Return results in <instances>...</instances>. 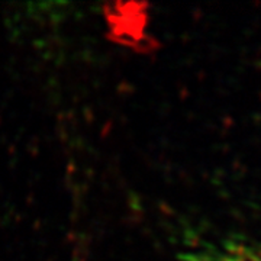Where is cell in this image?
Segmentation results:
<instances>
[{"instance_id":"6da1fadb","label":"cell","mask_w":261,"mask_h":261,"mask_svg":"<svg viewBox=\"0 0 261 261\" xmlns=\"http://www.w3.org/2000/svg\"><path fill=\"white\" fill-rule=\"evenodd\" d=\"M190 261H261V243L244 238H221L203 244Z\"/></svg>"}]
</instances>
